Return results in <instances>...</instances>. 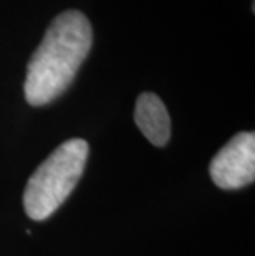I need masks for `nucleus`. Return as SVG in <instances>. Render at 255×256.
<instances>
[{
  "mask_svg": "<svg viewBox=\"0 0 255 256\" xmlns=\"http://www.w3.org/2000/svg\"><path fill=\"white\" fill-rule=\"evenodd\" d=\"M88 142L70 139L58 146L32 174L24 194V206L32 220H45L68 198L83 176Z\"/></svg>",
  "mask_w": 255,
  "mask_h": 256,
  "instance_id": "obj_2",
  "label": "nucleus"
},
{
  "mask_svg": "<svg viewBox=\"0 0 255 256\" xmlns=\"http://www.w3.org/2000/svg\"><path fill=\"white\" fill-rule=\"evenodd\" d=\"M217 187L235 190L255 178V134L238 132L217 152L209 167Z\"/></svg>",
  "mask_w": 255,
  "mask_h": 256,
  "instance_id": "obj_3",
  "label": "nucleus"
},
{
  "mask_svg": "<svg viewBox=\"0 0 255 256\" xmlns=\"http://www.w3.org/2000/svg\"><path fill=\"white\" fill-rule=\"evenodd\" d=\"M134 121L153 146L162 147L171 138V119L164 102L153 92L139 94L134 108Z\"/></svg>",
  "mask_w": 255,
  "mask_h": 256,
  "instance_id": "obj_4",
  "label": "nucleus"
},
{
  "mask_svg": "<svg viewBox=\"0 0 255 256\" xmlns=\"http://www.w3.org/2000/svg\"><path fill=\"white\" fill-rule=\"evenodd\" d=\"M91 42V25L83 14L78 10L60 14L27 66L24 84L27 102L43 106L57 100L75 80Z\"/></svg>",
  "mask_w": 255,
  "mask_h": 256,
  "instance_id": "obj_1",
  "label": "nucleus"
}]
</instances>
